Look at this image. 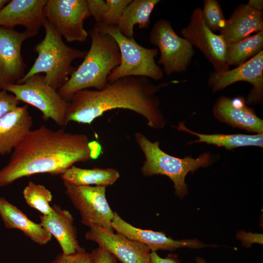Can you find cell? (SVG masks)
Segmentation results:
<instances>
[{"mask_svg": "<svg viewBox=\"0 0 263 263\" xmlns=\"http://www.w3.org/2000/svg\"><path fill=\"white\" fill-rule=\"evenodd\" d=\"M102 150L98 142L84 134L42 125L27 133L0 169V188L36 174L60 175L76 163L96 159Z\"/></svg>", "mask_w": 263, "mask_h": 263, "instance_id": "1", "label": "cell"}, {"mask_svg": "<svg viewBox=\"0 0 263 263\" xmlns=\"http://www.w3.org/2000/svg\"><path fill=\"white\" fill-rule=\"evenodd\" d=\"M178 82L155 84L146 77L127 76L108 82L101 90L79 91L68 102L65 124L70 121L91 124L108 111L123 109L144 117L151 128H163L166 121L157 94L161 88Z\"/></svg>", "mask_w": 263, "mask_h": 263, "instance_id": "2", "label": "cell"}, {"mask_svg": "<svg viewBox=\"0 0 263 263\" xmlns=\"http://www.w3.org/2000/svg\"><path fill=\"white\" fill-rule=\"evenodd\" d=\"M90 35L91 44L83 61L57 91L67 102L79 91L89 88L102 89L111 72L120 64V51L112 37L93 28Z\"/></svg>", "mask_w": 263, "mask_h": 263, "instance_id": "3", "label": "cell"}, {"mask_svg": "<svg viewBox=\"0 0 263 263\" xmlns=\"http://www.w3.org/2000/svg\"><path fill=\"white\" fill-rule=\"evenodd\" d=\"M42 26L45 32L44 38L34 48L38 56L30 69L16 83L21 84L35 75L44 73L45 82L57 91L75 70L76 68L72 65V62L84 58L87 52L67 45L62 36L45 17Z\"/></svg>", "mask_w": 263, "mask_h": 263, "instance_id": "4", "label": "cell"}, {"mask_svg": "<svg viewBox=\"0 0 263 263\" xmlns=\"http://www.w3.org/2000/svg\"><path fill=\"white\" fill-rule=\"evenodd\" d=\"M135 141L145 157L141 171L145 176L164 175L173 183L174 193L183 198L188 194L185 183L187 174L193 172L200 167H206L212 162L210 153L201 154L196 158L187 156L183 158L171 156L162 150L157 141L152 142L144 134L137 132Z\"/></svg>", "mask_w": 263, "mask_h": 263, "instance_id": "5", "label": "cell"}, {"mask_svg": "<svg viewBox=\"0 0 263 263\" xmlns=\"http://www.w3.org/2000/svg\"><path fill=\"white\" fill-rule=\"evenodd\" d=\"M93 28L112 37L120 51V64L108 76V82L127 76H144L155 80L162 78L164 72L155 61L157 49L144 47L134 38L125 37L117 26L96 23Z\"/></svg>", "mask_w": 263, "mask_h": 263, "instance_id": "6", "label": "cell"}, {"mask_svg": "<svg viewBox=\"0 0 263 263\" xmlns=\"http://www.w3.org/2000/svg\"><path fill=\"white\" fill-rule=\"evenodd\" d=\"M2 90L12 93L19 101L38 109L44 120L51 119L60 126H66L68 102L46 84L40 74L29 77L21 84L7 85Z\"/></svg>", "mask_w": 263, "mask_h": 263, "instance_id": "7", "label": "cell"}, {"mask_svg": "<svg viewBox=\"0 0 263 263\" xmlns=\"http://www.w3.org/2000/svg\"><path fill=\"white\" fill-rule=\"evenodd\" d=\"M65 192L79 211L81 222L90 228L101 227L113 232L112 222L114 212L106 196V188L96 186H77L63 181Z\"/></svg>", "mask_w": 263, "mask_h": 263, "instance_id": "8", "label": "cell"}, {"mask_svg": "<svg viewBox=\"0 0 263 263\" xmlns=\"http://www.w3.org/2000/svg\"><path fill=\"white\" fill-rule=\"evenodd\" d=\"M150 40L158 47L160 56L158 63L163 66L167 75L187 70L195 51L185 38L175 33L168 20L161 19L154 24Z\"/></svg>", "mask_w": 263, "mask_h": 263, "instance_id": "9", "label": "cell"}, {"mask_svg": "<svg viewBox=\"0 0 263 263\" xmlns=\"http://www.w3.org/2000/svg\"><path fill=\"white\" fill-rule=\"evenodd\" d=\"M44 17L68 42H85L84 21L90 16L86 0H47Z\"/></svg>", "mask_w": 263, "mask_h": 263, "instance_id": "10", "label": "cell"}, {"mask_svg": "<svg viewBox=\"0 0 263 263\" xmlns=\"http://www.w3.org/2000/svg\"><path fill=\"white\" fill-rule=\"evenodd\" d=\"M181 33L192 46L198 48L205 55L216 72L229 69L226 54L227 44L220 35L215 34L205 24L201 9L195 8L187 26L181 29Z\"/></svg>", "mask_w": 263, "mask_h": 263, "instance_id": "11", "label": "cell"}, {"mask_svg": "<svg viewBox=\"0 0 263 263\" xmlns=\"http://www.w3.org/2000/svg\"><path fill=\"white\" fill-rule=\"evenodd\" d=\"M38 33L27 30L19 32L12 28L0 26V90L16 83L24 76L26 64L21 47L25 40Z\"/></svg>", "mask_w": 263, "mask_h": 263, "instance_id": "12", "label": "cell"}, {"mask_svg": "<svg viewBox=\"0 0 263 263\" xmlns=\"http://www.w3.org/2000/svg\"><path fill=\"white\" fill-rule=\"evenodd\" d=\"M239 81L250 83L253 88L246 103H260L263 97V50L236 68L209 74L207 83L213 92Z\"/></svg>", "mask_w": 263, "mask_h": 263, "instance_id": "13", "label": "cell"}, {"mask_svg": "<svg viewBox=\"0 0 263 263\" xmlns=\"http://www.w3.org/2000/svg\"><path fill=\"white\" fill-rule=\"evenodd\" d=\"M85 237L110 252L121 263H150L151 251L147 246L120 233L93 227L86 232Z\"/></svg>", "mask_w": 263, "mask_h": 263, "instance_id": "14", "label": "cell"}, {"mask_svg": "<svg viewBox=\"0 0 263 263\" xmlns=\"http://www.w3.org/2000/svg\"><path fill=\"white\" fill-rule=\"evenodd\" d=\"M112 226L117 233L147 246L151 251L156 252L158 250L172 251L182 247L197 249L212 246L196 239L175 240L167 237L163 232L137 228L124 221L117 212H114Z\"/></svg>", "mask_w": 263, "mask_h": 263, "instance_id": "15", "label": "cell"}, {"mask_svg": "<svg viewBox=\"0 0 263 263\" xmlns=\"http://www.w3.org/2000/svg\"><path fill=\"white\" fill-rule=\"evenodd\" d=\"M213 113L217 119L234 128L257 133L263 132V120L246 105L243 97L232 99L220 96L214 105Z\"/></svg>", "mask_w": 263, "mask_h": 263, "instance_id": "16", "label": "cell"}, {"mask_svg": "<svg viewBox=\"0 0 263 263\" xmlns=\"http://www.w3.org/2000/svg\"><path fill=\"white\" fill-rule=\"evenodd\" d=\"M47 0H12L0 10V26L17 25L27 30L38 32L43 26V9Z\"/></svg>", "mask_w": 263, "mask_h": 263, "instance_id": "17", "label": "cell"}, {"mask_svg": "<svg viewBox=\"0 0 263 263\" xmlns=\"http://www.w3.org/2000/svg\"><path fill=\"white\" fill-rule=\"evenodd\" d=\"M52 207L51 214L39 216L40 224L55 238L63 253L69 254L83 250L77 240V229L72 214L57 205Z\"/></svg>", "mask_w": 263, "mask_h": 263, "instance_id": "18", "label": "cell"}, {"mask_svg": "<svg viewBox=\"0 0 263 263\" xmlns=\"http://www.w3.org/2000/svg\"><path fill=\"white\" fill-rule=\"evenodd\" d=\"M263 30V12L256 10L247 4L238 5L220 32L226 44L240 41L253 33Z\"/></svg>", "mask_w": 263, "mask_h": 263, "instance_id": "19", "label": "cell"}, {"mask_svg": "<svg viewBox=\"0 0 263 263\" xmlns=\"http://www.w3.org/2000/svg\"><path fill=\"white\" fill-rule=\"evenodd\" d=\"M28 105L18 106L0 118V156L14 150L31 130Z\"/></svg>", "mask_w": 263, "mask_h": 263, "instance_id": "20", "label": "cell"}, {"mask_svg": "<svg viewBox=\"0 0 263 263\" xmlns=\"http://www.w3.org/2000/svg\"><path fill=\"white\" fill-rule=\"evenodd\" d=\"M0 216L5 227L17 229L32 242L40 245L46 244L52 235L40 224L31 220L16 206L0 197Z\"/></svg>", "mask_w": 263, "mask_h": 263, "instance_id": "21", "label": "cell"}, {"mask_svg": "<svg viewBox=\"0 0 263 263\" xmlns=\"http://www.w3.org/2000/svg\"><path fill=\"white\" fill-rule=\"evenodd\" d=\"M159 0H132L125 9L119 21L118 27L121 33L129 38H133V26L138 25L140 29L148 28L151 14Z\"/></svg>", "mask_w": 263, "mask_h": 263, "instance_id": "22", "label": "cell"}, {"mask_svg": "<svg viewBox=\"0 0 263 263\" xmlns=\"http://www.w3.org/2000/svg\"><path fill=\"white\" fill-rule=\"evenodd\" d=\"M63 181L77 186H96L107 187L119 178V172L114 169L94 168L82 169L73 165L60 175Z\"/></svg>", "mask_w": 263, "mask_h": 263, "instance_id": "23", "label": "cell"}, {"mask_svg": "<svg viewBox=\"0 0 263 263\" xmlns=\"http://www.w3.org/2000/svg\"><path fill=\"white\" fill-rule=\"evenodd\" d=\"M178 129L193 134L198 137V139L191 143L204 142L218 147H225L228 150L244 146H258L263 147V134L257 133L254 135L244 134H206L195 132L187 128L184 123H180Z\"/></svg>", "mask_w": 263, "mask_h": 263, "instance_id": "24", "label": "cell"}, {"mask_svg": "<svg viewBox=\"0 0 263 263\" xmlns=\"http://www.w3.org/2000/svg\"><path fill=\"white\" fill-rule=\"evenodd\" d=\"M263 30L240 41L227 45L226 59L230 66H239L261 52Z\"/></svg>", "mask_w": 263, "mask_h": 263, "instance_id": "25", "label": "cell"}, {"mask_svg": "<svg viewBox=\"0 0 263 263\" xmlns=\"http://www.w3.org/2000/svg\"><path fill=\"white\" fill-rule=\"evenodd\" d=\"M23 195L26 203L32 208L47 215L53 212L50 205L53 195L44 186L29 181L23 190Z\"/></svg>", "mask_w": 263, "mask_h": 263, "instance_id": "26", "label": "cell"}, {"mask_svg": "<svg viewBox=\"0 0 263 263\" xmlns=\"http://www.w3.org/2000/svg\"><path fill=\"white\" fill-rule=\"evenodd\" d=\"M201 9L203 19L206 26L213 32H219L224 28L226 20L218 1L204 0Z\"/></svg>", "mask_w": 263, "mask_h": 263, "instance_id": "27", "label": "cell"}, {"mask_svg": "<svg viewBox=\"0 0 263 263\" xmlns=\"http://www.w3.org/2000/svg\"><path fill=\"white\" fill-rule=\"evenodd\" d=\"M132 0H107L102 23L118 26L120 18Z\"/></svg>", "mask_w": 263, "mask_h": 263, "instance_id": "28", "label": "cell"}, {"mask_svg": "<svg viewBox=\"0 0 263 263\" xmlns=\"http://www.w3.org/2000/svg\"><path fill=\"white\" fill-rule=\"evenodd\" d=\"M49 263H94V261L92 254L84 249L69 254L59 253Z\"/></svg>", "mask_w": 263, "mask_h": 263, "instance_id": "29", "label": "cell"}, {"mask_svg": "<svg viewBox=\"0 0 263 263\" xmlns=\"http://www.w3.org/2000/svg\"><path fill=\"white\" fill-rule=\"evenodd\" d=\"M20 101L13 94L0 90V118L18 106Z\"/></svg>", "mask_w": 263, "mask_h": 263, "instance_id": "30", "label": "cell"}, {"mask_svg": "<svg viewBox=\"0 0 263 263\" xmlns=\"http://www.w3.org/2000/svg\"><path fill=\"white\" fill-rule=\"evenodd\" d=\"M90 16H92L96 23L102 22L106 7V1L103 0H86Z\"/></svg>", "mask_w": 263, "mask_h": 263, "instance_id": "31", "label": "cell"}, {"mask_svg": "<svg viewBox=\"0 0 263 263\" xmlns=\"http://www.w3.org/2000/svg\"><path fill=\"white\" fill-rule=\"evenodd\" d=\"M91 253L94 263H117V259L112 254L99 247L94 249Z\"/></svg>", "mask_w": 263, "mask_h": 263, "instance_id": "32", "label": "cell"}, {"mask_svg": "<svg viewBox=\"0 0 263 263\" xmlns=\"http://www.w3.org/2000/svg\"><path fill=\"white\" fill-rule=\"evenodd\" d=\"M237 238L240 239L245 246H249L253 243L263 244V234L241 231L237 234Z\"/></svg>", "mask_w": 263, "mask_h": 263, "instance_id": "33", "label": "cell"}, {"mask_svg": "<svg viewBox=\"0 0 263 263\" xmlns=\"http://www.w3.org/2000/svg\"><path fill=\"white\" fill-rule=\"evenodd\" d=\"M150 263H180V261L175 254H169L166 257L162 258L156 252L151 251Z\"/></svg>", "mask_w": 263, "mask_h": 263, "instance_id": "34", "label": "cell"}, {"mask_svg": "<svg viewBox=\"0 0 263 263\" xmlns=\"http://www.w3.org/2000/svg\"><path fill=\"white\" fill-rule=\"evenodd\" d=\"M251 8L260 11L263 9V1L262 0H249L247 3Z\"/></svg>", "mask_w": 263, "mask_h": 263, "instance_id": "35", "label": "cell"}, {"mask_svg": "<svg viewBox=\"0 0 263 263\" xmlns=\"http://www.w3.org/2000/svg\"><path fill=\"white\" fill-rule=\"evenodd\" d=\"M196 263H207L204 259L200 257H197L195 258Z\"/></svg>", "mask_w": 263, "mask_h": 263, "instance_id": "36", "label": "cell"}, {"mask_svg": "<svg viewBox=\"0 0 263 263\" xmlns=\"http://www.w3.org/2000/svg\"><path fill=\"white\" fill-rule=\"evenodd\" d=\"M9 1V0H0V10Z\"/></svg>", "mask_w": 263, "mask_h": 263, "instance_id": "37", "label": "cell"}]
</instances>
